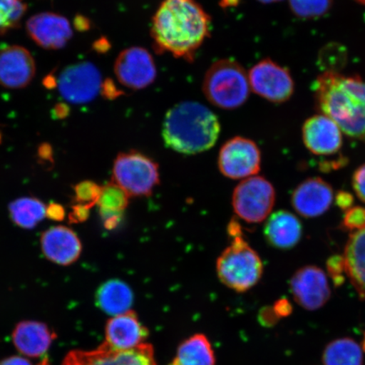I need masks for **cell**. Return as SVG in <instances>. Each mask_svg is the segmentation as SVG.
<instances>
[{
    "mask_svg": "<svg viewBox=\"0 0 365 365\" xmlns=\"http://www.w3.org/2000/svg\"><path fill=\"white\" fill-rule=\"evenodd\" d=\"M211 17L195 0H163L153 19L152 38L158 53L192 61L210 36Z\"/></svg>",
    "mask_w": 365,
    "mask_h": 365,
    "instance_id": "obj_1",
    "label": "cell"
},
{
    "mask_svg": "<svg viewBox=\"0 0 365 365\" xmlns=\"http://www.w3.org/2000/svg\"><path fill=\"white\" fill-rule=\"evenodd\" d=\"M312 88L324 115L350 138L365 140V81L361 77L326 71L314 81Z\"/></svg>",
    "mask_w": 365,
    "mask_h": 365,
    "instance_id": "obj_2",
    "label": "cell"
},
{
    "mask_svg": "<svg viewBox=\"0 0 365 365\" xmlns=\"http://www.w3.org/2000/svg\"><path fill=\"white\" fill-rule=\"evenodd\" d=\"M220 130V122L211 109L197 102H184L167 113L163 138L175 152L194 155L213 148Z\"/></svg>",
    "mask_w": 365,
    "mask_h": 365,
    "instance_id": "obj_3",
    "label": "cell"
},
{
    "mask_svg": "<svg viewBox=\"0 0 365 365\" xmlns=\"http://www.w3.org/2000/svg\"><path fill=\"white\" fill-rule=\"evenodd\" d=\"M231 244L219 255L217 273L222 284L240 293L257 285L263 274V263L257 251L241 235L240 227L231 222Z\"/></svg>",
    "mask_w": 365,
    "mask_h": 365,
    "instance_id": "obj_4",
    "label": "cell"
},
{
    "mask_svg": "<svg viewBox=\"0 0 365 365\" xmlns=\"http://www.w3.org/2000/svg\"><path fill=\"white\" fill-rule=\"evenodd\" d=\"M250 91L247 73L232 59H221L205 73L203 93L215 107L227 110L238 108L247 101Z\"/></svg>",
    "mask_w": 365,
    "mask_h": 365,
    "instance_id": "obj_5",
    "label": "cell"
},
{
    "mask_svg": "<svg viewBox=\"0 0 365 365\" xmlns=\"http://www.w3.org/2000/svg\"><path fill=\"white\" fill-rule=\"evenodd\" d=\"M159 182L158 163L143 153L131 150L118 154L114 160L113 182L130 198L152 195Z\"/></svg>",
    "mask_w": 365,
    "mask_h": 365,
    "instance_id": "obj_6",
    "label": "cell"
},
{
    "mask_svg": "<svg viewBox=\"0 0 365 365\" xmlns=\"http://www.w3.org/2000/svg\"><path fill=\"white\" fill-rule=\"evenodd\" d=\"M276 192L271 182L262 176L242 180L232 194V204L236 215L248 223H261L270 216Z\"/></svg>",
    "mask_w": 365,
    "mask_h": 365,
    "instance_id": "obj_7",
    "label": "cell"
},
{
    "mask_svg": "<svg viewBox=\"0 0 365 365\" xmlns=\"http://www.w3.org/2000/svg\"><path fill=\"white\" fill-rule=\"evenodd\" d=\"M62 365H157V363L150 344L117 349L104 341L95 350L72 351L63 359Z\"/></svg>",
    "mask_w": 365,
    "mask_h": 365,
    "instance_id": "obj_8",
    "label": "cell"
},
{
    "mask_svg": "<svg viewBox=\"0 0 365 365\" xmlns=\"http://www.w3.org/2000/svg\"><path fill=\"white\" fill-rule=\"evenodd\" d=\"M261 163V150L253 140L245 137L228 140L219 152V170L228 179L245 180L257 175Z\"/></svg>",
    "mask_w": 365,
    "mask_h": 365,
    "instance_id": "obj_9",
    "label": "cell"
},
{
    "mask_svg": "<svg viewBox=\"0 0 365 365\" xmlns=\"http://www.w3.org/2000/svg\"><path fill=\"white\" fill-rule=\"evenodd\" d=\"M250 89L267 101L282 103L294 93V81L287 68L272 59H263L249 73Z\"/></svg>",
    "mask_w": 365,
    "mask_h": 365,
    "instance_id": "obj_10",
    "label": "cell"
},
{
    "mask_svg": "<svg viewBox=\"0 0 365 365\" xmlns=\"http://www.w3.org/2000/svg\"><path fill=\"white\" fill-rule=\"evenodd\" d=\"M57 85L59 93L67 102L83 104L97 98L103 88V80L93 63L82 62L63 70Z\"/></svg>",
    "mask_w": 365,
    "mask_h": 365,
    "instance_id": "obj_11",
    "label": "cell"
},
{
    "mask_svg": "<svg viewBox=\"0 0 365 365\" xmlns=\"http://www.w3.org/2000/svg\"><path fill=\"white\" fill-rule=\"evenodd\" d=\"M120 83L131 90L147 88L157 77V67L147 49L132 47L120 53L114 65Z\"/></svg>",
    "mask_w": 365,
    "mask_h": 365,
    "instance_id": "obj_12",
    "label": "cell"
},
{
    "mask_svg": "<svg viewBox=\"0 0 365 365\" xmlns=\"http://www.w3.org/2000/svg\"><path fill=\"white\" fill-rule=\"evenodd\" d=\"M290 290L295 302L309 312L323 307L331 294L327 274L316 266L299 268L291 278Z\"/></svg>",
    "mask_w": 365,
    "mask_h": 365,
    "instance_id": "obj_13",
    "label": "cell"
},
{
    "mask_svg": "<svg viewBox=\"0 0 365 365\" xmlns=\"http://www.w3.org/2000/svg\"><path fill=\"white\" fill-rule=\"evenodd\" d=\"M305 147L317 156H331L339 152L342 131L329 117L317 114L308 118L302 127Z\"/></svg>",
    "mask_w": 365,
    "mask_h": 365,
    "instance_id": "obj_14",
    "label": "cell"
},
{
    "mask_svg": "<svg viewBox=\"0 0 365 365\" xmlns=\"http://www.w3.org/2000/svg\"><path fill=\"white\" fill-rule=\"evenodd\" d=\"M334 200L332 187L321 178H309L296 187L291 202L295 212L305 218L323 215Z\"/></svg>",
    "mask_w": 365,
    "mask_h": 365,
    "instance_id": "obj_15",
    "label": "cell"
},
{
    "mask_svg": "<svg viewBox=\"0 0 365 365\" xmlns=\"http://www.w3.org/2000/svg\"><path fill=\"white\" fill-rule=\"evenodd\" d=\"M36 73L35 61L26 48L10 46L0 50V85L9 89L29 86Z\"/></svg>",
    "mask_w": 365,
    "mask_h": 365,
    "instance_id": "obj_16",
    "label": "cell"
},
{
    "mask_svg": "<svg viewBox=\"0 0 365 365\" xmlns=\"http://www.w3.org/2000/svg\"><path fill=\"white\" fill-rule=\"evenodd\" d=\"M26 29L34 42L46 49L62 48L72 36L70 22L53 13H42L31 17Z\"/></svg>",
    "mask_w": 365,
    "mask_h": 365,
    "instance_id": "obj_17",
    "label": "cell"
},
{
    "mask_svg": "<svg viewBox=\"0 0 365 365\" xmlns=\"http://www.w3.org/2000/svg\"><path fill=\"white\" fill-rule=\"evenodd\" d=\"M41 248L50 262L68 266L79 259L82 245L74 231L65 226H56L46 230L41 237Z\"/></svg>",
    "mask_w": 365,
    "mask_h": 365,
    "instance_id": "obj_18",
    "label": "cell"
},
{
    "mask_svg": "<svg viewBox=\"0 0 365 365\" xmlns=\"http://www.w3.org/2000/svg\"><path fill=\"white\" fill-rule=\"evenodd\" d=\"M106 341L117 349H130L144 344L149 331L139 321L137 314L130 310L114 317L107 323Z\"/></svg>",
    "mask_w": 365,
    "mask_h": 365,
    "instance_id": "obj_19",
    "label": "cell"
},
{
    "mask_svg": "<svg viewBox=\"0 0 365 365\" xmlns=\"http://www.w3.org/2000/svg\"><path fill=\"white\" fill-rule=\"evenodd\" d=\"M303 227L294 214L281 210L268 217L264 227V235L272 247L287 250L299 243Z\"/></svg>",
    "mask_w": 365,
    "mask_h": 365,
    "instance_id": "obj_20",
    "label": "cell"
},
{
    "mask_svg": "<svg viewBox=\"0 0 365 365\" xmlns=\"http://www.w3.org/2000/svg\"><path fill=\"white\" fill-rule=\"evenodd\" d=\"M56 335L43 323L22 322L13 332V341L20 352L29 357H40L49 349Z\"/></svg>",
    "mask_w": 365,
    "mask_h": 365,
    "instance_id": "obj_21",
    "label": "cell"
},
{
    "mask_svg": "<svg viewBox=\"0 0 365 365\" xmlns=\"http://www.w3.org/2000/svg\"><path fill=\"white\" fill-rule=\"evenodd\" d=\"M344 257L346 277L360 299L365 300V230L349 235Z\"/></svg>",
    "mask_w": 365,
    "mask_h": 365,
    "instance_id": "obj_22",
    "label": "cell"
},
{
    "mask_svg": "<svg viewBox=\"0 0 365 365\" xmlns=\"http://www.w3.org/2000/svg\"><path fill=\"white\" fill-rule=\"evenodd\" d=\"M96 304L103 312L117 317L130 312L133 292L125 282L112 279L104 282L96 293Z\"/></svg>",
    "mask_w": 365,
    "mask_h": 365,
    "instance_id": "obj_23",
    "label": "cell"
},
{
    "mask_svg": "<svg viewBox=\"0 0 365 365\" xmlns=\"http://www.w3.org/2000/svg\"><path fill=\"white\" fill-rule=\"evenodd\" d=\"M215 355L207 337L195 334L182 342L177 355L168 365H215Z\"/></svg>",
    "mask_w": 365,
    "mask_h": 365,
    "instance_id": "obj_24",
    "label": "cell"
},
{
    "mask_svg": "<svg viewBox=\"0 0 365 365\" xmlns=\"http://www.w3.org/2000/svg\"><path fill=\"white\" fill-rule=\"evenodd\" d=\"M322 361L324 365H363L361 346L349 337L336 339L326 346Z\"/></svg>",
    "mask_w": 365,
    "mask_h": 365,
    "instance_id": "obj_25",
    "label": "cell"
},
{
    "mask_svg": "<svg viewBox=\"0 0 365 365\" xmlns=\"http://www.w3.org/2000/svg\"><path fill=\"white\" fill-rule=\"evenodd\" d=\"M46 209L38 199L22 197L11 203L9 212L15 225L24 230H31L46 217Z\"/></svg>",
    "mask_w": 365,
    "mask_h": 365,
    "instance_id": "obj_26",
    "label": "cell"
},
{
    "mask_svg": "<svg viewBox=\"0 0 365 365\" xmlns=\"http://www.w3.org/2000/svg\"><path fill=\"white\" fill-rule=\"evenodd\" d=\"M129 196L125 191L113 182L102 187L98 205L108 227L114 226L117 218L121 215L129 204Z\"/></svg>",
    "mask_w": 365,
    "mask_h": 365,
    "instance_id": "obj_27",
    "label": "cell"
},
{
    "mask_svg": "<svg viewBox=\"0 0 365 365\" xmlns=\"http://www.w3.org/2000/svg\"><path fill=\"white\" fill-rule=\"evenodd\" d=\"M291 11L301 19H314L331 10L333 0H289Z\"/></svg>",
    "mask_w": 365,
    "mask_h": 365,
    "instance_id": "obj_28",
    "label": "cell"
},
{
    "mask_svg": "<svg viewBox=\"0 0 365 365\" xmlns=\"http://www.w3.org/2000/svg\"><path fill=\"white\" fill-rule=\"evenodd\" d=\"M26 10L21 0H0V31L14 26Z\"/></svg>",
    "mask_w": 365,
    "mask_h": 365,
    "instance_id": "obj_29",
    "label": "cell"
},
{
    "mask_svg": "<svg viewBox=\"0 0 365 365\" xmlns=\"http://www.w3.org/2000/svg\"><path fill=\"white\" fill-rule=\"evenodd\" d=\"M101 192L102 187L93 181L81 182L75 187L77 204L86 205L90 208L98 204Z\"/></svg>",
    "mask_w": 365,
    "mask_h": 365,
    "instance_id": "obj_30",
    "label": "cell"
},
{
    "mask_svg": "<svg viewBox=\"0 0 365 365\" xmlns=\"http://www.w3.org/2000/svg\"><path fill=\"white\" fill-rule=\"evenodd\" d=\"M341 225L345 230L352 232L365 230V208L353 207L346 210Z\"/></svg>",
    "mask_w": 365,
    "mask_h": 365,
    "instance_id": "obj_31",
    "label": "cell"
},
{
    "mask_svg": "<svg viewBox=\"0 0 365 365\" xmlns=\"http://www.w3.org/2000/svg\"><path fill=\"white\" fill-rule=\"evenodd\" d=\"M328 275L330 276L335 287L344 284L346 273V264L344 255H332L327 262Z\"/></svg>",
    "mask_w": 365,
    "mask_h": 365,
    "instance_id": "obj_32",
    "label": "cell"
},
{
    "mask_svg": "<svg viewBox=\"0 0 365 365\" xmlns=\"http://www.w3.org/2000/svg\"><path fill=\"white\" fill-rule=\"evenodd\" d=\"M352 185L359 199L365 203V163L354 173Z\"/></svg>",
    "mask_w": 365,
    "mask_h": 365,
    "instance_id": "obj_33",
    "label": "cell"
},
{
    "mask_svg": "<svg viewBox=\"0 0 365 365\" xmlns=\"http://www.w3.org/2000/svg\"><path fill=\"white\" fill-rule=\"evenodd\" d=\"M279 319L280 318L277 316L272 307L264 308L259 314V322L262 326L267 327L275 326Z\"/></svg>",
    "mask_w": 365,
    "mask_h": 365,
    "instance_id": "obj_34",
    "label": "cell"
},
{
    "mask_svg": "<svg viewBox=\"0 0 365 365\" xmlns=\"http://www.w3.org/2000/svg\"><path fill=\"white\" fill-rule=\"evenodd\" d=\"M354 202V196L346 191H339L335 196V203L341 211L346 212L351 207H353Z\"/></svg>",
    "mask_w": 365,
    "mask_h": 365,
    "instance_id": "obj_35",
    "label": "cell"
},
{
    "mask_svg": "<svg viewBox=\"0 0 365 365\" xmlns=\"http://www.w3.org/2000/svg\"><path fill=\"white\" fill-rule=\"evenodd\" d=\"M90 207L86 205L76 204L73 207V211L70 214V221L71 222H82L86 220L89 216Z\"/></svg>",
    "mask_w": 365,
    "mask_h": 365,
    "instance_id": "obj_36",
    "label": "cell"
},
{
    "mask_svg": "<svg viewBox=\"0 0 365 365\" xmlns=\"http://www.w3.org/2000/svg\"><path fill=\"white\" fill-rule=\"evenodd\" d=\"M272 308L277 316L280 319L289 317L292 312H293V307H292L289 300L287 299L277 300Z\"/></svg>",
    "mask_w": 365,
    "mask_h": 365,
    "instance_id": "obj_37",
    "label": "cell"
},
{
    "mask_svg": "<svg viewBox=\"0 0 365 365\" xmlns=\"http://www.w3.org/2000/svg\"><path fill=\"white\" fill-rule=\"evenodd\" d=\"M46 217L53 221H62L66 217L65 209L61 205L57 203H52L48 205L46 209Z\"/></svg>",
    "mask_w": 365,
    "mask_h": 365,
    "instance_id": "obj_38",
    "label": "cell"
},
{
    "mask_svg": "<svg viewBox=\"0 0 365 365\" xmlns=\"http://www.w3.org/2000/svg\"><path fill=\"white\" fill-rule=\"evenodd\" d=\"M0 365H31V364L29 360L15 356V357L3 360L0 362Z\"/></svg>",
    "mask_w": 365,
    "mask_h": 365,
    "instance_id": "obj_39",
    "label": "cell"
},
{
    "mask_svg": "<svg viewBox=\"0 0 365 365\" xmlns=\"http://www.w3.org/2000/svg\"><path fill=\"white\" fill-rule=\"evenodd\" d=\"M257 1L261 2L262 4H273L281 2L282 0H257Z\"/></svg>",
    "mask_w": 365,
    "mask_h": 365,
    "instance_id": "obj_40",
    "label": "cell"
},
{
    "mask_svg": "<svg viewBox=\"0 0 365 365\" xmlns=\"http://www.w3.org/2000/svg\"><path fill=\"white\" fill-rule=\"evenodd\" d=\"M361 349L364 351V352H365V332L364 333V339H363V341H362Z\"/></svg>",
    "mask_w": 365,
    "mask_h": 365,
    "instance_id": "obj_41",
    "label": "cell"
},
{
    "mask_svg": "<svg viewBox=\"0 0 365 365\" xmlns=\"http://www.w3.org/2000/svg\"><path fill=\"white\" fill-rule=\"evenodd\" d=\"M358 3L360 4H363V6H365V0H356Z\"/></svg>",
    "mask_w": 365,
    "mask_h": 365,
    "instance_id": "obj_42",
    "label": "cell"
}]
</instances>
